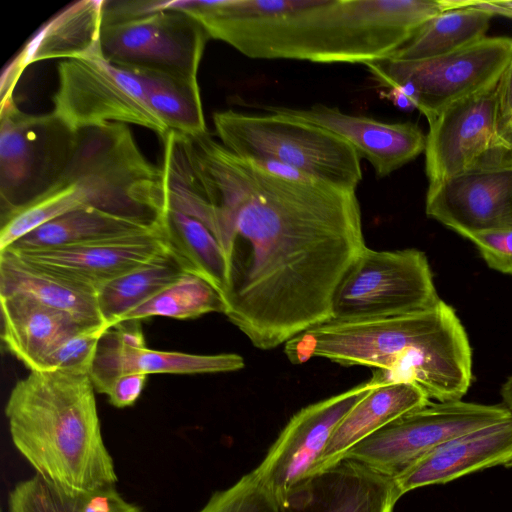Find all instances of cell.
Here are the masks:
<instances>
[{
    "instance_id": "1",
    "label": "cell",
    "mask_w": 512,
    "mask_h": 512,
    "mask_svg": "<svg viewBox=\"0 0 512 512\" xmlns=\"http://www.w3.org/2000/svg\"><path fill=\"white\" fill-rule=\"evenodd\" d=\"M168 188L216 211L225 315L270 350L331 320L335 292L366 247L356 190L273 175L209 132L169 138Z\"/></svg>"
},
{
    "instance_id": "2",
    "label": "cell",
    "mask_w": 512,
    "mask_h": 512,
    "mask_svg": "<svg viewBox=\"0 0 512 512\" xmlns=\"http://www.w3.org/2000/svg\"><path fill=\"white\" fill-rule=\"evenodd\" d=\"M167 8L252 59L361 64L389 57L444 11L440 0H173Z\"/></svg>"
},
{
    "instance_id": "3",
    "label": "cell",
    "mask_w": 512,
    "mask_h": 512,
    "mask_svg": "<svg viewBox=\"0 0 512 512\" xmlns=\"http://www.w3.org/2000/svg\"><path fill=\"white\" fill-rule=\"evenodd\" d=\"M284 352L293 364L317 357L347 367H369L373 383L415 384L436 402L461 400L472 381L467 333L443 300L407 314L329 320L288 340Z\"/></svg>"
},
{
    "instance_id": "4",
    "label": "cell",
    "mask_w": 512,
    "mask_h": 512,
    "mask_svg": "<svg viewBox=\"0 0 512 512\" xmlns=\"http://www.w3.org/2000/svg\"><path fill=\"white\" fill-rule=\"evenodd\" d=\"M11 441L35 474L70 491L116 486L89 374L32 370L5 405Z\"/></svg>"
},
{
    "instance_id": "5",
    "label": "cell",
    "mask_w": 512,
    "mask_h": 512,
    "mask_svg": "<svg viewBox=\"0 0 512 512\" xmlns=\"http://www.w3.org/2000/svg\"><path fill=\"white\" fill-rule=\"evenodd\" d=\"M64 214L94 208L159 221L166 210L163 173L140 151L125 123L79 130L68 164L51 188Z\"/></svg>"
},
{
    "instance_id": "6",
    "label": "cell",
    "mask_w": 512,
    "mask_h": 512,
    "mask_svg": "<svg viewBox=\"0 0 512 512\" xmlns=\"http://www.w3.org/2000/svg\"><path fill=\"white\" fill-rule=\"evenodd\" d=\"M213 124L220 143L251 162L277 161L345 189L356 190L362 180L356 151L320 126L278 113L234 110L215 112Z\"/></svg>"
},
{
    "instance_id": "7",
    "label": "cell",
    "mask_w": 512,
    "mask_h": 512,
    "mask_svg": "<svg viewBox=\"0 0 512 512\" xmlns=\"http://www.w3.org/2000/svg\"><path fill=\"white\" fill-rule=\"evenodd\" d=\"M512 55V38L485 37L435 58H384L364 65L382 87L406 94L431 121L451 104L498 85Z\"/></svg>"
},
{
    "instance_id": "8",
    "label": "cell",
    "mask_w": 512,
    "mask_h": 512,
    "mask_svg": "<svg viewBox=\"0 0 512 512\" xmlns=\"http://www.w3.org/2000/svg\"><path fill=\"white\" fill-rule=\"evenodd\" d=\"M426 255L415 248L374 250L367 246L339 284L332 303L335 321L395 316L440 301Z\"/></svg>"
},
{
    "instance_id": "9",
    "label": "cell",
    "mask_w": 512,
    "mask_h": 512,
    "mask_svg": "<svg viewBox=\"0 0 512 512\" xmlns=\"http://www.w3.org/2000/svg\"><path fill=\"white\" fill-rule=\"evenodd\" d=\"M52 113L71 131L107 122L148 128L164 139L169 130L150 108L144 85L102 55L66 59L57 67Z\"/></svg>"
},
{
    "instance_id": "10",
    "label": "cell",
    "mask_w": 512,
    "mask_h": 512,
    "mask_svg": "<svg viewBox=\"0 0 512 512\" xmlns=\"http://www.w3.org/2000/svg\"><path fill=\"white\" fill-rule=\"evenodd\" d=\"M75 134L52 112L25 113L13 96L1 101V213L27 204L58 182L68 164Z\"/></svg>"
},
{
    "instance_id": "11",
    "label": "cell",
    "mask_w": 512,
    "mask_h": 512,
    "mask_svg": "<svg viewBox=\"0 0 512 512\" xmlns=\"http://www.w3.org/2000/svg\"><path fill=\"white\" fill-rule=\"evenodd\" d=\"M510 418L512 412L503 404L430 402L367 437L341 460L357 461L394 478L437 446Z\"/></svg>"
},
{
    "instance_id": "12",
    "label": "cell",
    "mask_w": 512,
    "mask_h": 512,
    "mask_svg": "<svg viewBox=\"0 0 512 512\" xmlns=\"http://www.w3.org/2000/svg\"><path fill=\"white\" fill-rule=\"evenodd\" d=\"M205 28L179 10L157 9L103 24L101 54L123 68H147L196 77L206 43Z\"/></svg>"
},
{
    "instance_id": "13",
    "label": "cell",
    "mask_w": 512,
    "mask_h": 512,
    "mask_svg": "<svg viewBox=\"0 0 512 512\" xmlns=\"http://www.w3.org/2000/svg\"><path fill=\"white\" fill-rule=\"evenodd\" d=\"M497 88L459 100L428 122L424 152L429 185L512 161V147L498 130Z\"/></svg>"
},
{
    "instance_id": "14",
    "label": "cell",
    "mask_w": 512,
    "mask_h": 512,
    "mask_svg": "<svg viewBox=\"0 0 512 512\" xmlns=\"http://www.w3.org/2000/svg\"><path fill=\"white\" fill-rule=\"evenodd\" d=\"M376 386L369 379L310 404L289 419L252 470L277 500L309 476L339 423Z\"/></svg>"
},
{
    "instance_id": "15",
    "label": "cell",
    "mask_w": 512,
    "mask_h": 512,
    "mask_svg": "<svg viewBox=\"0 0 512 512\" xmlns=\"http://www.w3.org/2000/svg\"><path fill=\"white\" fill-rule=\"evenodd\" d=\"M426 215L464 238L512 227V161L429 185Z\"/></svg>"
},
{
    "instance_id": "16",
    "label": "cell",
    "mask_w": 512,
    "mask_h": 512,
    "mask_svg": "<svg viewBox=\"0 0 512 512\" xmlns=\"http://www.w3.org/2000/svg\"><path fill=\"white\" fill-rule=\"evenodd\" d=\"M264 110L320 126L343 138L366 159L379 178L415 159L426 147V135L412 122L389 123L351 115L337 107L315 104L309 108L266 106Z\"/></svg>"
},
{
    "instance_id": "17",
    "label": "cell",
    "mask_w": 512,
    "mask_h": 512,
    "mask_svg": "<svg viewBox=\"0 0 512 512\" xmlns=\"http://www.w3.org/2000/svg\"><path fill=\"white\" fill-rule=\"evenodd\" d=\"M401 497L393 477L343 459L305 478L278 501L282 512H394Z\"/></svg>"
},
{
    "instance_id": "18",
    "label": "cell",
    "mask_w": 512,
    "mask_h": 512,
    "mask_svg": "<svg viewBox=\"0 0 512 512\" xmlns=\"http://www.w3.org/2000/svg\"><path fill=\"white\" fill-rule=\"evenodd\" d=\"M166 250L160 225L153 231L125 238L78 246L12 251L97 292L106 283L136 269Z\"/></svg>"
},
{
    "instance_id": "19",
    "label": "cell",
    "mask_w": 512,
    "mask_h": 512,
    "mask_svg": "<svg viewBox=\"0 0 512 512\" xmlns=\"http://www.w3.org/2000/svg\"><path fill=\"white\" fill-rule=\"evenodd\" d=\"M512 465V418L453 438L394 477L402 494L494 467Z\"/></svg>"
},
{
    "instance_id": "20",
    "label": "cell",
    "mask_w": 512,
    "mask_h": 512,
    "mask_svg": "<svg viewBox=\"0 0 512 512\" xmlns=\"http://www.w3.org/2000/svg\"><path fill=\"white\" fill-rule=\"evenodd\" d=\"M105 0L77 1L44 24L4 70L1 100L13 96L23 70L47 59H73L101 54Z\"/></svg>"
},
{
    "instance_id": "21",
    "label": "cell",
    "mask_w": 512,
    "mask_h": 512,
    "mask_svg": "<svg viewBox=\"0 0 512 512\" xmlns=\"http://www.w3.org/2000/svg\"><path fill=\"white\" fill-rule=\"evenodd\" d=\"M244 365V359L235 353L204 355L126 346L109 328L99 341L90 377L95 391L106 395L112 382L123 374L222 373Z\"/></svg>"
},
{
    "instance_id": "22",
    "label": "cell",
    "mask_w": 512,
    "mask_h": 512,
    "mask_svg": "<svg viewBox=\"0 0 512 512\" xmlns=\"http://www.w3.org/2000/svg\"><path fill=\"white\" fill-rule=\"evenodd\" d=\"M13 294L63 311L85 326L107 324L96 291L4 249L0 251V296Z\"/></svg>"
},
{
    "instance_id": "23",
    "label": "cell",
    "mask_w": 512,
    "mask_h": 512,
    "mask_svg": "<svg viewBox=\"0 0 512 512\" xmlns=\"http://www.w3.org/2000/svg\"><path fill=\"white\" fill-rule=\"evenodd\" d=\"M0 300L2 341L30 371L38 370L56 347L85 326L69 314L24 295H4Z\"/></svg>"
},
{
    "instance_id": "24",
    "label": "cell",
    "mask_w": 512,
    "mask_h": 512,
    "mask_svg": "<svg viewBox=\"0 0 512 512\" xmlns=\"http://www.w3.org/2000/svg\"><path fill=\"white\" fill-rule=\"evenodd\" d=\"M430 402L426 393L415 384L377 385L339 423L309 476L335 465L347 451L367 437Z\"/></svg>"
},
{
    "instance_id": "25",
    "label": "cell",
    "mask_w": 512,
    "mask_h": 512,
    "mask_svg": "<svg viewBox=\"0 0 512 512\" xmlns=\"http://www.w3.org/2000/svg\"><path fill=\"white\" fill-rule=\"evenodd\" d=\"M160 225V220L149 221L85 208L37 227L8 249L30 251L85 245L150 232Z\"/></svg>"
},
{
    "instance_id": "26",
    "label": "cell",
    "mask_w": 512,
    "mask_h": 512,
    "mask_svg": "<svg viewBox=\"0 0 512 512\" xmlns=\"http://www.w3.org/2000/svg\"><path fill=\"white\" fill-rule=\"evenodd\" d=\"M160 222L166 248L182 269L202 277L223 296L227 265L223 249L213 233L196 218L169 208Z\"/></svg>"
},
{
    "instance_id": "27",
    "label": "cell",
    "mask_w": 512,
    "mask_h": 512,
    "mask_svg": "<svg viewBox=\"0 0 512 512\" xmlns=\"http://www.w3.org/2000/svg\"><path fill=\"white\" fill-rule=\"evenodd\" d=\"M8 512H145L127 501L116 486L79 492L59 487L34 474L9 491Z\"/></svg>"
},
{
    "instance_id": "28",
    "label": "cell",
    "mask_w": 512,
    "mask_h": 512,
    "mask_svg": "<svg viewBox=\"0 0 512 512\" xmlns=\"http://www.w3.org/2000/svg\"><path fill=\"white\" fill-rule=\"evenodd\" d=\"M124 69L140 78L150 108L169 131L189 136L208 132L196 77L147 68Z\"/></svg>"
},
{
    "instance_id": "29",
    "label": "cell",
    "mask_w": 512,
    "mask_h": 512,
    "mask_svg": "<svg viewBox=\"0 0 512 512\" xmlns=\"http://www.w3.org/2000/svg\"><path fill=\"white\" fill-rule=\"evenodd\" d=\"M492 17L472 7L443 11L424 23L389 58L415 61L455 52L485 38Z\"/></svg>"
},
{
    "instance_id": "30",
    "label": "cell",
    "mask_w": 512,
    "mask_h": 512,
    "mask_svg": "<svg viewBox=\"0 0 512 512\" xmlns=\"http://www.w3.org/2000/svg\"><path fill=\"white\" fill-rule=\"evenodd\" d=\"M186 273L168 250L97 291L100 314L110 327Z\"/></svg>"
},
{
    "instance_id": "31",
    "label": "cell",
    "mask_w": 512,
    "mask_h": 512,
    "mask_svg": "<svg viewBox=\"0 0 512 512\" xmlns=\"http://www.w3.org/2000/svg\"><path fill=\"white\" fill-rule=\"evenodd\" d=\"M222 294L208 281L184 273L175 282L127 313L122 321L141 320L155 316L192 319L211 312L225 313Z\"/></svg>"
},
{
    "instance_id": "32",
    "label": "cell",
    "mask_w": 512,
    "mask_h": 512,
    "mask_svg": "<svg viewBox=\"0 0 512 512\" xmlns=\"http://www.w3.org/2000/svg\"><path fill=\"white\" fill-rule=\"evenodd\" d=\"M198 512H282L276 496L253 471L231 486L217 490Z\"/></svg>"
},
{
    "instance_id": "33",
    "label": "cell",
    "mask_w": 512,
    "mask_h": 512,
    "mask_svg": "<svg viewBox=\"0 0 512 512\" xmlns=\"http://www.w3.org/2000/svg\"><path fill=\"white\" fill-rule=\"evenodd\" d=\"M109 328L108 324L80 328L56 347L38 370H66L90 375L99 341Z\"/></svg>"
},
{
    "instance_id": "34",
    "label": "cell",
    "mask_w": 512,
    "mask_h": 512,
    "mask_svg": "<svg viewBox=\"0 0 512 512\" xmlns=\"http://www.w3.org/2000/svg\"><path fill=\"white\" fill-rule=\"evenodd\" d=\"M467 239L490 268L512 276V227L475 233Z\"/></svg>"
},
{
    "instance_id": "35",
    "label": "cell",
    "mask_w": 512,
    "mask_h": 512,
    "mask_svg": "<svg viewBox=\"0 0 512 512\" xmlns=\"http://www.w3.org/2000/svg\"><path fill=\"white\" fill-rule=\"evenodd\" d=\"M146 380L147 375L140 373L118 376L106 393L110 404L116 408L134 405L144 389Z\"/></svg>"
},
{
    "instance_id": "36",
    "label": "cell",
    "mask_w": 512,
    "mask_h": 512,
    "mask_svg": "<svg viewBox=\"0 0 512 512\" xmlns=\"http://www.w3.org/2000/svg\"><path fill=\"white\" fill-rule=\"evenodd\" d=\"M498 130L512 116V55L498 83Z\"/></svg>"
},
{
    "instance_id": "37",
    "label": "cell",
    "mask_w": 512,
    "mask_h": 512,
    "mask_svg": "<svg viewBox=\"0 0 512 512\" xmlns=\"http://www.w3.org/2000/svg\"><path fill=\"white\" fill-rule=\"evenodd\" d=\"M444 10L472 7L495 15L512 18V1H442Z\"/></svg>"
},
{
    "instance_id": "38",
    "label": "cell",
    "mask_w": 512,
    "mask_h": 512,
    "mask_svg": "<svg viewBox=\"0 0 512 512\" xmlns=\"http://www.w3.org/2000/svg\"><path fill=\"white\" fill-rule=\"evenodd\" d=\"M386 95L396 106L402 110H411L415 108L411 99L397 88H390Z\"/></svg>"
},
{
    "instance_id": "39",
    "label": "cell",
    "mask_w": 512,
    "mask_h": 512,
    "mask_svg": "<svg viewBox=\"0 0 512 512\" xmlns=\"http://www.w3.org/2000/svg\"><path fill=\"white\" fill-rule=\"evenodd\" d=\"M501 396L503 405L512 412V375L508 377L506 382L502 385Z\"/></svg>"
},
{
    "instance_id": "40",
    "label": "cell",
    "mask_w": 512,
    "mask_h": 512,
    "mask_svg": "<svg viewBox=\"0 0 512 512\" xmlns=\"http://www.w3.org/2000/svg\"><path fill=\"white\" fill-rule=\"evenodd\" d=\"M500 137L512 147V116L499 128Z\"/></svg>"
}]
</instances>
